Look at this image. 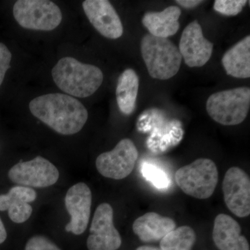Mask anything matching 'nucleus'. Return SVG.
<instances>
[{"label": "nucleus", "mask_w": 250, "mask_h": 250, "mask_svg": "<svg viewBox=\"0 0 250 250\" xmlns=\"http://www.w3.org/2000/svg\"><path fill=\"white\" fill-rule=\"evenodd\" d=\"M138 156L139 152L134 142L125 139L113 150L100 154L95 164L98 172L104 177L120 180L131 173Z\"/></svg>", "instance_id": "nucleus-7"}, {"label": "nucleus", "mask_w": 250, "mask_h": 250, "mask_svg": "<svg viewBox=\"0 0 250 250\" xmlns=\"http://www.w3.org/2000/svg\"><path fill=\"white\" fill-rule=\"evenodd\" d=\"M175 181L182 191L195 198H209L218 182V170L213 161L198 159L181 167L175 173Z\"/></svg>", "instance_id": "nucleus-5"}, {"label": "nucleus", "mask_w": 250, "mask_h": 250, "mask_svg": "<svg viewBox=\"0 0 250 250\" xmlns=\"http://www.w3.org/2000/svg\"><path fill=\"white\" fill-rule=\"evenodd\" d=\"M36 199V192L29 187L16 186L9 192L0 195V210H8L10 219L16 223H22L30 218L32 207L29 205Z\"/></svg>", "instance_id": "nucleus-14"}, {"label": "nucleus", "mask_w": 250, "mask_h": 250, "mask_svg": "<svg viewBox=\"0 0 250 250\" xmlns=\"http://www.w3.org/2000/svg\"><path fill=\"white\" fill-rule=\"evenodd\" d=\"M29 109L41 121L62 135L78 133L88 117V111L79 100L62 93L37 97L29 103Z\"/></svg>", "instance_id": "nucleus-1"}, {"label": "nucleus", "mask_w": 250, "mask_h": 250, "mask_svg": "<svg viewBox=\"0 0 250 250\" xmlns=\"http://www.w3.org/2000/svg\"><path fill=\"white\" fill-rule=\"evenodd\" d=\"M136 250H161V249H159V248H156L155 247H151L147 246H143L139 247V248H137Z\"/></svg>", "instance_id": "nucleus-27"}, {"label": "nucleus", "mask_w": 250, "mask_h": 250, "mask_svg": "<svg viewBox=\"0 0 250 250\" xmlns=\"http://www.w3.org/2000/svg\"><path fill=\"white\" fill-rule=\"evenodd\" d=\"M6 237H7V233H6V229L0 218V244L4 243L5 240L6 239Z\"/></svg>", "instance_id": "nucleus-26"}, {"label": "nucleus", "mask_w": 250, "mask_h": 250, "mask_svg": "<svg viewBox=\"0 0 250 250\" xmlns=\"http://www.w3.org/2000/svg\"><path fill=\"white\" fill-rule=\"evenodd\" d=\"M213 49V44L205 39L198 21H192L184 29L179 50L188 66L205 65L209 61Z\"/></svg>", "instance_id": "nucleus-11"}, {"label": "nucleus", "mask_w": 250, "mask_h": 250, "mask_svg": "<svg viewBox=\"0 0 250 250\" xmlns=\"http://www.w3.org/2000/svg\"><path fill=\"white\" fill-rule=\"evenodd\" d=\"M25 250H62L46 237L36 236L28 241Z\"/></svg>", "instance_id": "nucleus-23"}, {"label": "nucleus", "mask_w": 250, "mask_h": 250, "mask_svg": "<svg viewBox=\"0 0 250 250\" xmlns=\"http://www.w3.org/2000/svg\"><path fill=\"white\" fill-rule=\"evenodd\" d=\"M13 13L21 27L33 30L52 31L62 21L59 6L48 0H19L15 3Z\"/></svg>", "instance_id": "nucleus-6"}, {"label": "nucleus", "mask_w": 250, "mask_h": 250, "mask_svg": "<svg viewBox=\"0 0 250 250\" xmlns=\"http://www.w3.org/2000/svg\"><path fill=\"white\" fill-rule=\"evenodd\" d=\"M65 207L71 216L65 227L67 232L82 234L88 226L90 216L92 194L85 183H78L67 190L65 198Z\"/></svg>", "instance_id": "nucleus-12"}, {"label": "nucleus", "mask_w": 250, "mask_h": 250, "mask_svg": "<svg viewBox=\"0 0 250 250\" xmlns=\"http://www.w3.org/2000/svg\"><path fill=\"white\" fill-rule=\"evenodd\" d=\"M223 190L225 204L233 214L239 218L250 215V180L244 171L238 167L229 169L224 177Z\"/></svg>", "instance_id": "nucleus-10"}, {"label": "nucleus", "mask_w": 250, "mask_h": 250, "mask_svg": "<svg viewBox=\"0 0 250 250\" xmlns=\"http://www.w3.org/2000/svg\"><path fill=\"white\" fill-rule=\"evenodd\" d=\"M247 2L246 0H215L213 9L224 16H236L241 12Z\"/></svg>", "instance_id": "nucleus-22"}, {"label": "nucleus", "mask_w": 250, "mask_h": 250, "mask_svg": "<svg viewBox=\"0 0 250 250\" xmlns=\"http://www.w3.org/2000/svg\"><path fill=\"white\" fill-rule=\"evenodd\" d=\"M222 63L227 74L238 79L250 77V36L231 47L224 54Z\"/></svg>", "instance_id": "nucleus-18"}, {"label": "nucleus", "mask_w": 250, "mask_h": 250, "mask_svg": "<svg viewBox=\"0 0 250 250\" xmlns=\"http://www.w3.org/2000/svg\"><path fill=\"white\" fill-rule=\"evenodd\" d=\"M176 229V223L168 217L149 212L139 217L133 224V231L145 243L161 241Z\"/></svg>", "instance_id": "nucleus-16"}, {"label": "nucleus", "mask_w": 250, "mask_h": 250, "mask_svg": "<svg viewBox=\"0 0 250 250\" xmlns=\"http://www.w3.org/2000/svg\"><path fill=\"white\" fill-rule=\"evenodd\" d=\"M250 106V88L239 87L217 92L207 102V111L213 121L225 126L241 124Z\"/></svg>", "instance_id": "nucleus-4"}, {"label": "nucleus", "mask_w": 250, "mask_h": 250, "mask_svg": "<svg viewBox=\"0 0 250 250\" xmlns=\"http://www.w3.org/2000/svg\"><path fill=\"white\" fill-rule=\"evenodd\" d=\"M8 176L13 182L22 187L45 188L57 183L59 172L52 163L39 156L32 160L16 164Z\"/></svg>", "instance_id": "nucleus-8"}, {"label": "nucleus", "mask_w": 250, "mask_h": 250, "mask_svg": "<svg viewBox=\"0 0 250 250\" xmlns=\"http://www.w3.org/2000/svg\"><path fill=\"white\" fill-rule=\"evenodd\" d=\"M181 14L180 8L171 6L161 12L146 13L143 17L142 23L151 35L167 39L178 31Z\"/></svg>", "instance_id": "nucleus-17"}, {"label": "nucleus", "mask_w": 250, "mask_h": 250, "mask_svg": "<svg viewBox=\"0 0 250 250\" xmlns=\"http://www.w3.org/2000/svg\"><path fill=\"white\" fill-rule=\"evenodd\" d=\"M203 2L202 0H177L176 3L185 9H192Z\"/></svg>", "instance_id": "nucleus-25"}, {"label": "nucleus", "mask_w": 250, "mask_h": 250, "mask_svg": "<svg viewBox=\"0 0 250 250\" xmlns=\"http://www.w3.org/2000/svg\"><path fill=\"white\" fill-rule=\"evenodd\" d=\"M141 172L143 177L157 188L164 189L170 185V179L165 171L161 170L157 166L149 164H144L141 169Z\"/></svg>", "instance_id": "nucleus-21"}, {"label": "nucleus", "mask_w": 250, "mask_h": 250, "mask_svg": "<svg viewBox=\"0 0 250 250\" xmlns=\"http://www.w3.org/2000/svg\"><path fill=\"white\" fill-rule=\"evenodd\" d=\"M87 239L88 250H117L121 248V235L113 224V210L109 204L99 205Z\"/></svg>", "instance_id": "nucleus-9"}, {"label": "nucleus", "mask_w": 250, "mask_h": 250, "mask_svg": "<svg viewBox=\"0 0 250 250\" xmlns=\"http://www.w3.org/2000/svg\"><path fill=\"white\" fill-rule=\"evenodd\" d=\"M196 233L188 226L174 229L161 240V250H192L196 242Z\"/></svg>", "instance_id": "nucleus-20"}, {"label": "nucleus", "mask_w": 250, "mask_h": 250, "mask_svg": "<svg viewBox=\"0 0 250 250\" xmlns=\"http://www.w3.org/2000/svg\"><path fill=\"white\" fill-rule=\"evenodd\" d=\"M141 54L152 78L167 80L178 73L182 57L179 48L168 39L147 34L141 42Z\"/></svg>", "instance_id": "nucleus-3"}, {"label": "nucleus", "mask_w": 250, "mask_h": 250, "mask_svg": "<svg viewBox=\"0 0 250 250\" xmlns=\"http://www.w3.org/2000/svg\"><path fill=\"white\" fill-rule=\"evenodd\" d=\"M213 239L220 250H250L249 243L241 235V228L234 219L219 214L215 219Z\"/></svg>", "instance_id": "nucleus-15"}, {"label": "nucleus", "mask_w": 250, "mask_h": 250, "mask_svg": "<svg viewBox=\"0 0 250 250\" xmlns=\"http://www.w3.org/2000/svg\"><path fill=\"white\" fill-rule=\"evenodd\" d=\"M52 78L59 89L76 98H88L103 83V72L90 64L82 63L72 57L61 59L52 70Z\"/></svg>", "instance_id": "nucleus-2"}, {"label": "nucleus", "mask_w": 250, "mask_h": 250, "mask_svg": "<svg viewBox=\"0 0 250 250\" xmlns=\"http://www.w3.org/2000/svg\"><path fill=\"white\" fill-rule=\"evenodd\" d=\"M139 88V79L133 69H126L118 81L116 99L120 111L125 115H130L136 108Z\"/></svg>", "instance_id": "nucleus-19"}, {"label": "nucleus", "mask_w": 250, "mask_h": 250, "mask_svg": "<svg viewBox=\"0 0 250 250\" xmlns=\"http://www.w3.org/2000/svg\"><path fill=\"white\" fill-rule=\"evenodd\" d=\"M85 16L101 35L117 39L123 34L121 18L107 0H85L83 4Z\"/></svg>", "instance_id": "nucleus-13"}, {"label": "nucleus", "mask_w": 250, "mask_h": 250, "mask_svg": "<svg viewBox=\"0 0 250 250\" xmlns=\"http://www.w3.org/2000/svg\"><path fill=\"white\" fill-rule=\"evenodd\" d=\"M12 54L4 44L0 42V86L4 81L6 72L9 70Z\"/></svg>", "instance_id": "nucleus-24"}]
</instances>
